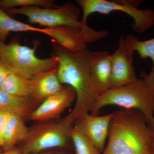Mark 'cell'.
Instances as JSON below:
<instances>
[{
	"label": "cell",
	"instance_id": "cell-8",
	"mask_svg": "<svg viewBox=\"0 0 154 154\" xmlns=\"http://www.w3.org/2000/svg\"><path fill=\"white\" fill-rule=\"evenodd\" d=\"M76 98L75 92L70 86L65 85L60 91L44 100L28 117L31 121L42 122L55 120Z\"/></svg>",
	"mask_w": 154,
	"mask_h": 154
},
{
	"label": "cell",
	"instance_id": "cell-12",
	"mask_svg": "<svg viewBox=\"0 0 154 154\" xmlns=\"http://www.w3.org/2000/svg\"><path fill=\"white\" fill-rule=\"evenodd\" d=\"M30 99L36 105L63 88L57 75V69L38 72L30 79Z\"/></svg>",
	"mask_w": 154,
	"mask_h": 154
},
{
	"label": "cell",
	"instance_id": "cell-20",
	"mask_svg": "<svg viewBox=\"0 0 154 154\" xmlns=\"http://www.w3.org/2000/svg\"><path fill=\"white\" fill-rule=\"evenodd\" d=\"M39 7L54 8L58 6L53 0H1L0 8L3 11L15 8L16 7L25 8Z\"/></svg>",
	"mask_w": 154,
	"mask_h": 154
},
{
	"label": "cell",
	"instance_id": "cell-26",
	"mask_svg": "<svg viewBox=\"0 0 154 154\" xmlns=\"http://www.w3.org/2000/svg\"><path fill=\"white\" fill-rule=\"evenodd\" d=\"M2 147H1V146H0V154H1V153H2Z\"/></svg>",
	"mask_w": 154,
	"mask_h": 154
},
{
	"label": "cell",
	"instance_id": "cell-17",
	"mask_svg": "<svg viewBox=\"0 0 154 154\" xmlns=\"http://www.w3.org/2000/svg\"><path fill=\"white\" fill-rule=\"evenodd\" d=\"M1 89L8 94L15 96L29 97L31 82L30 79L12 73L6 79Z\"/></svg>",
	"mask_w": 154,
	"mask_h": 154
},
{
	"label": "cell",
	"instance_id": "cell-9",
	"mask_svg": "<svg viewBox=\"0 0 154 154\" xmlns=\"http://www.w3.org/2000/svg\"><path fill=\"white\" fill-rule=\"evenodd\" d=\"M111 61L110 89L122 87L137 79L133 55L127 49L123 36L119 38L117 49L111 54Z\"/></svg>",
	"mask_w": 154,
	"mask_h": 154
},
{
	"label": "cell",
	"instance_id": "cell-14",
	"mask_svg": "<svg viewBox=\"0 0 154 154\" xmlns=\"http://www.w3.org/2000/svg\"><path fill=\"white\" fill-rule=\"evenodd\" d=\"M36 105L29 97L8 94L0 89V110L15 114L22 118L29 117Z\"/></svg>",
	"mask_w": 154,
	"mask_h": 154
},
{
	"label": "cell",
	"instance_id": "cell-4",
	"mask_svg": "<svg viewBox=\"0 0 154 154\" xmlns=\"http://www.w3.org/2000/svg\"><path fill=\"white\" fill-rule=\"evenodd\" d=\"M39 42H34L33 48L21 45L18 42L6 44L0 42V59L12 72L30 79L40 72L57 69V58L52 54L51 57L41 59L36 55Z\"/></svg>",
	"mask_w": 154,
	"mask_h": 154
},
{
	"label": "cell",
	"instance_id": "cell-21",
	"mask_svg": "<svg viewBox=\"0 0 154 154\" xmlns=\"http://www.w3.org/2000/svg\"><path fill=\"white\" fill-rule=\"evenodd\" d=\"M11 114L0 110V146L2 147L4 134Z\"/></svg>",
	"mask_w": 154,
	"mask_h": 154
},
{
	"label": "cell",
	"instance_id": "cell-3",
	"mask_svg": "<svg viewBox=\"0 0 154 154\" xmlns=\"http://www.w3.org/2000/svg\"><path fill=\"white\" fill-rule=\"evenodd\" d=\"M140 79L119 88L110 89L98 97L91 110L98 115L102 107L116 105L141 112L147 120L154 115V69L149 73L141 72Z\"/></svg>",
	"mask_w": 154,
	"mask_h": 154
},
{
	"label": "cell",
	"instance_id": "cell-19",
	"mask_svg": "<svg viewBox=\"0 0 154 154\" xmlns=\"http://www.w3.org/2000/svg\"><path fill=\"white\" fill-rule=\"evenodd\" d=\"M69 134L74 146L75 154H102L77 127H72Z\"/></svg>",
	"mask_w": 154,
	"mask_h": 154
},
{
	"label": "cell",
	"instance_id": "cell-25",
	"mask_svg": "<svg viewBox=\"0 0 154 154\" xmlns=\"http://www.w3.org/2000/svg\"><path fill=\"white\" fill-rule=\"evenodd\" d=\"M36 154H67L66 153H53V152H46V153H41V152L39 153Z\"/></svg>",
	"mask_w": 154,
	"mask_h": 154
},
{
	"label": "cell",
	"instance_id": "cell-24",
	"mask_svg": "<svg viewBox=\"0 0 154 154\" xmlns=\"http://www.w3.org/2000/svg\"><path fill=\"white\" fill-rule=\"evenodd\" d=\"M1 154H25V153L23 151V150L21 148V147H18L13 148V149L4 152H2Z\"/></svg>",
	"mask_w": 154,
	"mask_h": 154
},
{
	"label": "cell",
	"instance_id": "cell-13",
	"mask_svg": "<svg viewBox=\"0 0 154 154\" xmlns=\"http://www.w3.org/2000/svg\"><path fill=\"white\" fill-rule=\"evenodd\" d=\"M48 28V36L68 51L78 52L88 49V41L81 28L68 26Z\"/></svg>",
	"mask_w": 154,
	"mask_h": 154
},
{
	"label": "cell",
	"instance_id": "cell-15",
	"mask_svg": "<svg viewBox=\"0 0 154 154\" xmlns=\"http://www.w3.org/2000/svg\"><path fill=\"white\" fill-rule=\"evenodd\" d=\"M36 32L48 36V28H39L31 26L12 18L0 8V42H5L10 33L12 32Z\"/></svg>",
	"mask_w": 154,
	"mask_h": 154
},
{
	"label": "cell",
	"instance_id": "cell-11",
	"mask_svg": "<svg viewBox=\"0 0 154 154\" xmlns=\"http://www.w3.org/2000/svg\"><path fill=\"white\" fill-rule=\"evenodd\" d=\"M90 67L92 85L96 94L100 96L110 90L111 54L106 51L92 52Z\"/></svg>",
	"mask_w": 154,
	"mask_h": 154
},
{
	"label": "cell",
	"instance_id": "cell-18",
	"mask_svg": "<svg viewBox=\"0 0 154 154\" xmlns=\"http://www.w3.org/2000/svg\"><path fill=\"white\" fill-rule=\"evenodd\" d=\"M127 47L131 52L137 51L141 58L150 59L154 69V37L145 41H140L132 34H128L124 38Z\"/></svg>",
	"mask_w": 154,
	"mask_h": 154
},
{
	"label": "cell",
	"instance_id": "cell-7",
	"mask_svg": "<svg viewBox=\"0 0 154 154\" xmlns=\"http://www.w3.org/2000/svg\"><path fill=\"white\" fill-rule=\"evenodd\" d=\"M4 11L10 16H25L31 24H36L45 28L68 26L81 28L83 32L87 33L79 20L81 10L72 2H67L54 8L33 6L15 8Z\"/></svg>",
	"mask_w": 154,
	"mask_h": 154
},
{
	"label": "cell",
	"instance_id": "cell-16",
	"mask_svg": "<svg viewBox=\"0 0 154 154\" xmlns=\"http://www.w3.org/2000/svg\"><path fill=\"white\" fill-rule=\"evenodd\" d=\"M29 128L26 126L24 119L19 116L11 114L5 134L2 149L4 152L15 147L28 133Z\"/></svg>",
	"mask_w": 154,
	"mask_h": 154
},
{
	"label": "cell",
	"instance_id": "cell-2",
	"mask_svg": "<svg viewBox=\"0 0 154 154\" xmlns=\"http://www.w3.org/2000/svg\"><path fill=\"white\" fill-rule=\"evenodd\" d=\"M102 154H152L151 131L147 120L135 109L116 111Z\"/></svg>",
	"mask_w": 154,
	"mask_h": 154
},
{
	"label": "cell",
	"instance_id": "cell-23",
	"mask_svg": "<svg viewBox=\"0 0 154 154\" xmlns=\"http://www.w3.org/2000/svg\"><path fill=\"white\" fill-rule=\"evenodd\" d=\"M147 123L152 133V141L151 148L152 153L154 154V116L148 119Z\"/></svg>",
	"mask_w": 154,
	"mask_h": 154
},
{
	"label": "cell",
	"instance_id": "cell-1",
	"mask_svg": "<svg viewBox=\"0 0 154 154\" xmlns=\"http://www.w3.org/2000/svg\"><path fill=\"white\" fill-rule=\"evenodd\" d=\"M52 54L57 58V75L62 85L71 87L76 94L75 105L68 117L73 122L91 111L99 96L91 82L90 59L92 51L88 49L72 52L54 43Z\"/></svg>",
	"mask_w": 154,
	"mask_h": 154
},
{
	"label": "cell",
	"instance_id": "cell-10",
	"mask_svg": "<svg viewBox=\"0 0 154 154\" xmlns=\"http://www.w3.org/2000/svg\"><path fill=\"white\" fill-rule=\"evenodd\" d=\"M113 113L99 116L87 113L75 122L77 127L94 144L96 148L103 152Z\"/></svg>",
	"mask_w": 154,
	"mask_h": 154
},
{
	"label": "cell",
	"instance_id": "cell-5",
	"mask_svg": "<svg viewBox=\"0 0 154 154\" xmlns=\"http://www.w3.org/2000/svg\"><path fill=\"white\" fill-rule=\"evenodd\" d=\"M74 122L66 116L61 119L38 122L20 142L25 154H36L49 149L66 148L71 140L69 131Z\"/></svg>",
	"mask_w": 154,
	"mask_h": 154
},
{
	"label": "cell",
	"instance_id": "cell-22",
	"mask_svg": "<svg viewBox=\"0 0 154 154\" xmlns=\"http://www.w3.org/2000/svg\"><path fill=\"white\" fill-rule=\"evenodd\" d=\"M13 72L7 65L0 59V89L2 88L6 79Z\"/></svg>",
	"mask_w": 154,
	"mask_h": 154
},
{
	"label": "cell",
	"instance_id": "cell-6",
	"mask_svg": "<svg viewBox=\"0 0 154 154\" xmlns=\"http://www.w3.org/2000/svg\"><path fill=\"white\" fill-rule=\"evenodd\" d=\"M76 2L82 11L81 21L85 27L88 26L87 19L91 14L107 15L115 11H122L132 18L134 22L131 27L137 33H144L154 25V10L138 8L141 1L77 0Z\"/></svg>",
	"mask_w": 154,
	"mask_h": 154
}]
</instances>
